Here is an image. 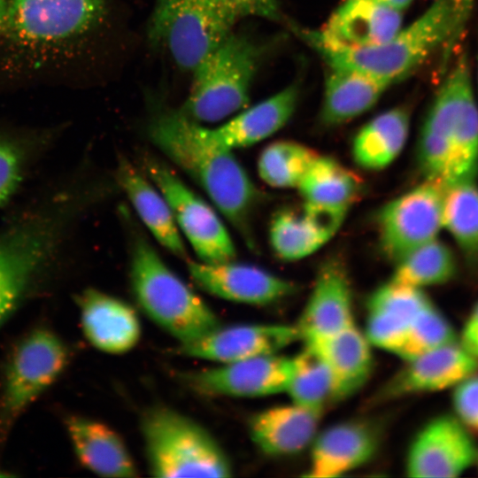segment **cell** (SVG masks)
Here are the masks:
<instances>
[{"mask_svg":"<svg viewBox=\"0 0 478 478\" xmlns=\"http://www.w3.org/2000/svg\"><path fill=\"white\" fill-rule=\"evenodd\" d=\"M9 16V0H0V38L3 36Z\"/></svg>","mask_w":478,"mask_h":478,"instance_id":"obj_42","label":"cell"},{"mask_svg":"<svg viewBox=\"0 0 478 478\" xmlns=\"http://www.w3.org/2000/svg\"><path fill=\"white\" fill-rule=\"evenodd\" d=\"M403 13L375 0H345L319 31L294 28L310 46L335 50L381 44L402 27Z\"/></svg>","mask_w":478,"mask_h":478,"instance_id":"obj_12","label":"cell"},{"mask_svg":"<svg viewBox=\"0 0 478 478\" xmlns=\"http://www.w3.org/2000/svg\"><path fill=\"white\" fill-rule=\"evenodd\" d=\"M298 88L291 84L267 99L235 113L215 127L203 126L204 134L230 150L256 144L277 133L293 116Z\"/></svg>","mask_w":478,"mask_h":478,"instance_id":"obj_24","label":"cell"},{"mask_svg":"<svg viewBox=\"0 0 478 478\" xmlns=\"http://www.w3.org/2000/svg\"><path fill=\"white\" fill-rule=\"evenodd\" d=\"M459 345L478 359V303L470 312L458 337Z\"/></svg>","mask_w":478,"mask_h":478,"instance_id":"obj_41","label":"cell"},{"mask_svg":"<svg viewBox=\"0 0 478 478\" xmlns=\"http://www.w3.org/2000/svg\"><path fill=\"white\" fill-rule=\"evenodd\" d=\"M320 118L328 127L342 125L375 105L389 83L364 73L328 66Z\"/></svg>","mask_w":478,"mask_h":478,"instance_id":"obj_27","label":"cell"},{"mask_svg":"<svg viewBox=\"0 0 478 478\" xmlns=\"http://www.w3.org/2000/svg\"><path fill=\"white\" fill-rule=\"evenodd\" d=\"M292 368L293 356L280 352L191 372L184 378L206 395L258 397L285 393Z\"/></svg>","mask_w":478,"mask_h":478,"instance_id":"obj_14","label":"cell"},{"mask_svg":"<svg viewBox=\"0 0 478 478\" xmlns=\"http://www.w3.org/2000/svg\"><path fill=\"white\" fill-rule=\"evenodd\" d=\"M262 54L253 40L232 32L192 71L190 92L179 112L202 124L245 109Z\"/></svg>","mask_w":478,"mask_h":478,"instance_id":"obj_3","label":"cell"},{"mask_svg":"<svg viewBox=\"0 0 478 478\" xmlns=\"http://www.w3.org/2000/svg\"><path fill=\"white\" fill-rule=\"evenodd\" d=\"M382 4L403 12L413 0H375Z\"/></svg>","mask_w":478,"mask_h":478,"instance_id":"obj_43","label":"cell"},{"mask_svg":"<svg viewBox=\"0 0 478 478\" xmlns=\"http://www.w3.org/2000/svg\"><path fill=\"white\" fill-rule=\"evenodd\" d=\"M193 281L218 297L252 305H266L282 300L296 290L290 281L260 267L235 263L188 262Z\"/></svg>","mask_w":478,"mask_h":478,"instance_id":"obj_16","label":"cell"},{"mask_svg":"<svg viewBox=\"0 0 478 478\" xmlns=\"http://www.w3.org/2000/svg\"><path fill=\"white\" fill-rule=\"evenodd\" d=\"M66 429L80 462L104 477H134L136 468L120 437L106 425L73 416Z\"/></svg>","mask_w":478,"mask_h":478,"instance_id":"obj_26","label":"cell"},{"mask_svg":"<svg viewBox=\"0 0 478 478\" xmlns=\"http://www.w3.org/2000/svg\"><path fill=\"white\" fill-rule=\"evenodd\" d=\"M321 414L292 402L265 409L249 422L252 442L270 456H289L310 447Z\"/></svg>","mask_w":478,"mask_h":478,"instance_id":"obj_25","label":"cell"},{"mask_svg":"<svg viewBox=\"0 0 478 478\" xmlns=\"http://www.w3.org/2000/svg\"><path fill=\"white\" fill-rule=\"evenodd\" d=\"M378 393V400L453 389L478 372V359L458 342L404 361Z\"/></svg>","mask_w":478,"mask_h":478,"instance_id":"obj_17","label":"cell"},{"mask_svg":"<svg viewBox=\"0 0 478 478\" xmlns=\"http://www.w3.org/2000/svg\"><path fill=\"white\" fill-rule=\"evenodd\" d=\"M454 415L469 429L478 431V372L452 389Z\"/></svg>","mask_w":478,"mask_h":478,"instance_id":"obj_37","label":"cell"},{"mask_svg":"<svg viewBox=\"0 0 478 478\" xmlns=\"http://www.w3.org/2000/svg\"><path fill=\"white\" fill-rule=\"evenodd\" d=\"M303 343L329 372L332 402L358 391L372 374L373 346L356 323L332 335Z\"/></svg>","mask_w":478,"mask_h":478,"instance_id":"obj_22","label":"cell"},{"mask_svg":"<svg viewBox=\"0 0 478 478\" xmlns=\"http://www.w3.org/2000/svg\"><path fill=\"white\" fill-rule=\"evenodd\" d=\"M476 0H450L451 7V27L447 45L455 48L462 39L469 22Z\"/></svg>","mask_w":478,"mask_h":478,"instance_id":"obj_39","label":"cell"},{"mask_svg":"<svg viewBox=\"0 0 478 478\" xmlns=\"http://www.w3.org/2000/svg\"><path fill=\"white\" fill-rule=\"evenodd\" d=\"M475 466H478V454H477V459H476V463H475Z\"/></svg>","mask_w":478,"mask_h":478,"instance_id":"obj_44","label":"cell"},{"mask_svg":"<svg viewBox=\"0 0 478 478\" xmlns=\"http://www.w3.org/2000/svg\"><path fill=\"white\" fill-rule=\"evenodd\" d=\"M154 144L192 178L216 207L251 241L250 216L258 191L232 150L210 139L203 125L178 110L160 114L150 125Z\"/></svg>","mask_w":478,"mask_h":478,"instance_id":"obj_1","label":"cell"},{"mask_svg":"<svg viewBox=\"0 0 478 478\" xmlns=\"http://www.w3.org/2000/svg\"><path fill=\"white\" fill-rule=\"evenodd\" d=\"M105 0H9L0 39L42 63L63 54L101 21Z\"/></svg>","mask_w":478,"mask_h":478,"instance_id":"obj_5","label":"cell"},{"mask_svg":"<svg viewBox=\"0 0 478 478\" xmlns=\"http://www.w3.org/2000/svg\"><path fill=\"white\" fill-rule=\"evenodd\" d=\"M305 202L348 210L360 197L361 178L329 156H319L297 187Z\"/></svg>","mask_w":478,"mask_h":478,"instance_id":"obj_30","label":"cell"},{"mask_svg":"<svg viewBox=\"0 0 478 478\" xmlns=\"http://www.w3.org/2000/svg\"><path fill=\"white\" fill-rule=\"evenodd\" d=\"M456 342L451 322L431 303L409 326L397 356L405 361Z\"/></svg>","mask_w":478,"mask_h":478,"instance_id":"obj_36","label":"cell"},{"mask_svg":"<svg viewBox=\"0 0 478 478\" xmlns=\"http://www.w3.org/2000/svg\"><path fill=\"white\" fill-rule=\"evenodd\" d=\"M299 340L295 324L220 326L199 339L181 344L179 351L189 357L228 364L280 353Z\"/></svg>","mask_w":478,"mask_h":478,"instance_id":"obj_15","label":"cell"},{"mask_svg":"<svg viewBox=\"0 0 478 478\" xmlns=\"http://www.w3.org/2000/svg\"><path fill=\"white\" fill-rule=\"evenodd\" d=\"M410 130V114L403 106L385 111L370 120L354 136V162L367 171L388 167L403 150Z\"/></svg>","mask_w":478,"mask_h":478,"instance_id":"obj_29","label":"cell"},{"mask_svg":"<svg viewBox=\"0 0 478 478\" xmlns=\"http://www.w3.org/2000/svg\"><path fill=\"white\" fill-rule=\"evenodd\" d=\"M471 73L466 52H462L446 70V75L425 116L418 136L416 159L425 180L446 187L453 124L459 89L464 79Z\"/></svg>","mask_w":478,"mask_h":478,"instance_id":"obj_13","label":"cell"},{"mask_svg":"<svg viewBox=\"0 0 478 478\" xmlns=\"http://www.w3.org/2000/svg\"><path fill=\"white\" fill-rule=\"evenodd\" d=\"M318 156L314 150L300 143L276 141L260 153L258 160V174L271 187L297 189Z\"/></svg>","mask_w":478,"mask_h":478,"instance_id":"obj_34","label":"cell"},{"mask_svg":"<svg viewBox=\"0 0 478 478\" xmlns=\"http://www.w3.org/2000/svg\"><path fill=\"white\" fill-rule=\"evenodd\" d=\"M351 281L344 265L329 258L320 267L312 291L295 324L303 342L355 324Z\"/></svg>","mask_w":478,"mask_h":478,"instance_id":"obj_18","label":"cell"},{"mask_svg":"<svg viewBox=\"0 0 478 478\" xmlns=\"http://www.w3.org/2000/svg\"><path fill=\"white\" fill-rule=\"evenodd\" d=\"M456 273L454 253L447 244L436 238L397 261L389 281L423 289L448 282Z\"/></svg>","mask_w":478,"mask_h":478,"instance_id":"obj_32","label":"cell"},{"mask_svg":"<svg viewBox=\"0 0 478 478\" xmlns=\"http://www.w3.org/2000/svg\"><path fill=\"white\" fill-rule=\"evenodd\" d=\"M478 446L454 414L425 423L406 452L405 470L412 478H456L475 466Z\"/></svg>","mask_w":478,"mask_h":478,"instance_id":"obj_11","label":"cell"},{"mask_svg":"<svg viewBox=\"0 0 478 478\" xmlns=\"http://www.w3.org/2000/svg\"><path fill=\"white\" fill-rule=\"evenodd\" d=\"M86 338L96 349L112 354L126 352L138 343V318L127 304L94 289L77 297Z\"/></svg>","mask_w":478,"mask_h":478,"instance_id":"obj_23","label":"cell"},{"mask_svg":"<svg viewBox=\"0 0 478 478\" xmlns=\"http://www.w3.org/2000/svg\"><path fill=\"white\" fill-rule=\"evenodd\" d=\"M379 437L367 422L346 420L318 431L310 445L305 476L335 478L367 463L375 454Z\"/></svg>","mask_w":478,"mask_h":478,"instance_id":"obj_21","label":"cell"},{"mask_svg":"<svg viewBox=\"0 0 478 478\" xmlns=\"http://www.w3.org/2000/svg\"><path fill=\"white\" fill-rule=\"evenodd\" d=\"M239 19L232 0H157L150 37L167 48L179 67L193 71Z\"/></svg>","mask_w":478,"mask_h":478,"instance_id":"obj_7","label":"cell"},{"mask_svg":"<svg viewBox=\"0 0 478 478\" xmlns=\"http://www.w3.org/2000/svg\"><path fill=\"white\" fill-rule=\"evenodd\" d=\"M130 276L140 306L181 344L199 339L220 326L212 309L143 237L134 245Z\"/></svg>","mask_w":478,"mask_h":478,"instance_id":"obj_2","label":"cell"},{"mask_svg":"<svg viewBox=\"0 0 478 478\" xmlns=\"http://www.w3.org/2000/svg\"><path fill=\"white\" fill-rule=\"evenodd\" d=\"M290 402L322 414L332 402V382L322 360L308 347L293 356V368L286 389Z\"/></svg>","mask_w":478,"mask_h":478,"instance_id":"obj_35","label":"cell"},{"mask_svg":"<svg viewBox=\"0 0 478 478\" xmlns=\"http://www.w3.org/2000/svg\"><path fill=\"white\" fill-rule=\"evenodd\" d=\"M444 186L425 180L382 206L376 214L379 246L397 263L420 246L437 238L443 229Z\"/></svg>","mask_w":478,"mask_h":478,"instance_id":"obj_9","label":"cell"},{"mask_svg":"<svg viewBox=\"0 0 478 478\" xmlns=\"http://www.w3.org/2000/svg\"><path fill=\"white\" fill-rule=\"evenodd\" d=\"M67 360L66 345L50 329H34L19 341L5 372L0 408L3 428L56 382Z\"/></svg>","mask_w":478,"mask_h":478,"instance_id":"obj_8","label":"cell"},{"mask_svg":"<svg viewBox=\"0 0 478 478\" xmlns=\"http://www.w3.org/2000/svg\"><path fill=\"white\" fill-rule=\"evenodd\" d=\"M451 19L450 0H434L415 20L381 44L343 50L312 47L328 66L353 69L391 85L443 48L451 33Z\"/></svg>","mask_w":478,"mask_h":478,"instance_id":"obj_4","label":"cell"},{"mask_svg":"<svg viewBox=\"0 0 478 478\" xmlns=\"http://www.w3.org/2000/svg\"><path fill=\"white\" fill-rule=\"evenodd\" d=\"M240 19L245 17L280 20L281 12L276 0H232Z\"/></svg>","mask_w":478,"mask_h":478,"instance_id":"obj_40","label":"cell"},{"mask_svg":"<svg viewBox=\"0 0 478 478\" xmlns=\"http://www.w3.org/2000/svg\"><path fill=\"white\" fill-rule=\"evenodd\" d=\"M144 167L166 199L178 227L200 261L221 263L234 260L236 254L235 245L214 210L165 164L147 158Z\"/></svg>","mask_w":478,"mask_h":478,"instance_id":"obj_10","label":"cell"},{"mask_svg":"<svg viewBox=\"0 0 478 478\" xmlns=\"http://www.w3.org/2000/svg\"><path fill=\"white\" fill-rule=\"evenodd\" d=\"M52 244L50 228L34 223L0 237V325L12 312Z\"/></svg>","mask_w":478,"mask_h":478,"instance_id":"obj_20","label":"cell"},{"mask_svg":"<svg viewBox=\"0 0 478 478\" xmlns=\"http://www.w3.org/2000/svg\"><path fill=\"white\" fill-rule=\"evenodd\" d=\"M445 228L460 250L478 258V186L474 181L456 182L444 189L442 209Z\"/></svg>","mask_w":478,"mask_h":478,"instance_id":"obj_33","label":"cell"},{"mask_svg":"<svg viewBox=\"0 0 478 478\" xmlns=\"http://www.w3.org/2000/svg\"><path fill=\"white\" fill-rule=\"evenodd\" d=\"M477 75H478V72H477Z\"/></svg>","mask_w":478,"mask_h":478,"instance_id":"obj_45","label":"cell"},{"mask_svg":"<svg viewBox=\"0 0 478 478\" xmlns=\"http://www.w3.org/2000/svg\"><path fill=\"white\" fill-rule=\"evenodd\" d=\"M477 174L478 104L470 73L459 89L446 187L456 182L475 181Z\"/></svg>","mask_w":478,"mask_h":478,"instance_id":"obj_31","label":"cell"},{"mask_svg":"<svg viewBox=\"0 0 478 478\" xmlns=\"http://www.w3.org/2000/svg\"><path fill=\"white\" fill-rule=\"evenodd\" d=\"M21 173L19 152L10 143L0 138V206L17 187Z\"/></svg>","mask_w":478,"mask_h":478,"instance_id":"obj_38","label":"cell"},{"mask_svg":"<svg viewBox=\"0 0 478 478\" xmlns=\"http://www.w3.org/2000/svg\"><path fill=\"white\" fill-rule=\"evenodd\" d=\"M347 211L305 201L300 208L281 209L269 227L274 251L284 261H296L312 255L335 235Z\"/></svg>","mask_w":478,"mask_h":478,"instance_id":"obj_19","label":"cell"},{"mask_svg":"<svg viewBox=\"0 0 478 478\" xmlns=\"http://www.w3.org/2000/svg\"><path fill=\"white\" fill-rule=\"evenodd\" d=\"M117 177L135 210L158 243L180 258H187L173 212L160 190L123 158L119 160Z\"/></svg>","mask_w":478,"mask_h":478,"instance_id":"obj_28","label":"cell"},{"mask_svg":"<svg viewBox=\"0 0 478 478\" xmlns=\"http://www.w3.org/2000/svg\"><path fill=\"white\" fill-rule=\"evenodd\" d=\"M142 432L150 470L156 477H229L230 462L215 439L187 416L168 407L150 409Z\"/></svg>","mask_w":478,"mask_h":478,"instance_id":"obj_6","label":"cell"}]
</instances>
